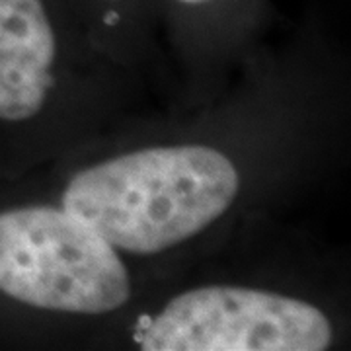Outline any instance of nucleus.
<instances>
[{
	"instance_id": "f257e3e1",
	"label": "nucleus",
	"mask_w": 351,
	"mask_h": 351,
	"mask_svg": "<svg viewBox=\"0 0 351 351\" xmlns=\"http://www.w3.org/2000/svg\"><path fill=\"white\" fill-rule=\"evenodd\" d=\"M240 174L209 145H160L76 172L61 207L115 250L158 254L207 230L234 205Z\"/></svg>"
},
{
	"instance_id": "f03ea898",
	"label": "nucleus",
	"mask_w": 351,
	"mask_h": 351,
	"mask_svg": "<svg viewBox=\"0 0 351 351\" xmlns=\"http://www.w3.org/2000/svg\"><path fill=\"white\" fill-rule=\"evenodd\" d=\"M145 351H324L334 326L297 297L239 285L180 293L135 334Z\"/></svg>"
},
{
	"instance_id": "7ed1b4c3",
	"label": "nucleus",
	"mask_w": 351,
	"mask_h": 351,
	"mask_svg": "<svg viewBox=\"0 0 351 351\" xmlns=\"http://www.w3.org/2000/svg\"><path fill=\"white\" fill-rule=\"evenodd\" d=\"M57 43L49 0H0V168L49 104Z\"/></svg>"
},
{
	"instance_id": "20e7f679",
	"label": "nucleus",
	"mask_w": 351,
	"mask_h": 351,
	"mask_svg": "<svg viewBox=\"0 0 351 351\" xmlns=\"http://www.w3.org/2000/svg\"><path fill=\"white\" fill-rule=\"evenodd\" d=\"M86 2L101 10H117V8H127L129 4H133V0H86Z\"/></svg>"
}]
</instances>
